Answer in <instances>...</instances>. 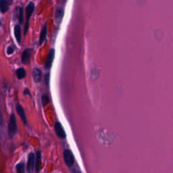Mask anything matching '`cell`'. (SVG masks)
Segmentation results:
<instances>
[{"instance_id": "3957f363", "label": "cell", "mask_w": 173, "mask_h": 173, "mask_svg": "<svg viewBox=\"0 0 173 173\" xmlns=\"http://www.w3.org/2000/svg\"><path fill=\"white\" fill-rule=\"evenodd\" d=\"M64 160L66 164L69 167H72L74 162V158L73 154L69 150H66L64 151Z\"/></svg>"}, {"instance_id": "7402d4cb", "label": "cell", "mask_w": 173, "mask_h": 173, "mask_svg": "<svg viewBox=\"0 0 173 173\" xmlns=\"http://www.w3.org/2000/svg\"><path fill=\"white\" fill-rule=\"evenodd\" d=\"M72 172L73 173H81L79 170H77V169H73V170L72 171Z\"/></svg>"}, {"instance_id": "603a6c76", "label": "cell", "mask_w": 173, "mask_h": 173, "mask_svg": "<svg viewBox=\"0 0 173 173\" xmlns=\"http://www.w3.org/2000/svg\"><path fill=\"white\" fill-rule=\"evenodd\" d=\"M5 1H6L8 4H9V5H10V4H12V1H13V0H5Z\"/></svg>"}, {"instance_id": "5b68a950", "label": "cell", "mask_w": 173, "mask_h": 173, "mask_svg": "<svg viewBox=\"0 0 173 173\" xmlns=\"http://www.w3.org/2000/svg\"><path fill=\"white\" fill-rule=\"evenodd\" d=\"M35 154L31 153L28 155L27 161V170L29 172H32L35 168Z\"/></svg>"}, {"instance_id": "44dd1931", "label": "cell", "mask_w": 173, "mask_h": 173, "mask_svg": "<svg viewBox=\"0 0 173 173\" xmlns=\"http://www.w3.org/2000/svg\"><path fill=\"white\" fill-rule=\"evenodd\" d=\"M24 95H30L31 93H30V91H29L28 89H25L24 91Z\"/></svg>"}, {"instance_id": "ba28073f", "label": "cell", "mask_w": 173, "mask_h": 173, "mask_svg": "<svg viewBox=\"0 0 173 173\" xmlns=\"http://www.w3.org/2000/svg\"><path fill=\"white\" fill-rule=\"evenodd\" d=\"M16 112L18 114V115L20 116V119H22V120L23 121L25 125L27 124V118H26V115H25V112L24 111L23 108L21 106L20 104H17L16 106Z\"/></svg>"}, {"instance_id": "30bf717a", "label": "cell", "mask_w": 173, "mask_h": 173, "mask_svg": "<svg viewBox=\"0 0 173 173\" xmlns=\"http://www.w3.org/2000/svg\"><path fill=\"white\" fill-rule=\"evenodd\" d=\"M41 152L38 151L36 154L35 157V170L37 172H39L41 170Z\"/></svg>"}, {"instance_id": "2e32d148", "label": "cell", "mask_w": 173, "mask_h": 173, "mask_svg": "<svg viewBox=\"0 0 173 173\" xmlns=\"http://www.w3.org/2000/svg\"><path fill=\"white\" fill-rule=\"evenodd\" d=\"M16 76L18 79H23L26 76V71L23 68H20L16 70Z\"/></svg>"}, {"instance_id": "d6986e66", "label": "cell", "mask_w": 173, "mask_h": 173, "mask_svg": "<svg viewBox=\"0 0 173 173\" xmlns=\"http://www.w3.org/2000/svg\"><path fill=\"white\" fill-rule=\"evenodd\" d=\"M14 52V49L12 47H9L8 48V50H7V53L8 55H11L12 53H13Z\"/></svg>"}, {"instance_id": "e0dca14e", "label": "cell", "mask_w": 173, "mask_h": 173, "mask_svg": "<svg viewBox=\"0 0 173 173\" xmlns=\"http://www.w3.org/2000/svg\"><path fill=\"white\" fill-rule=\"evenodd\" d=\"M41 100H42V104H43V107H45L46 105H48L49 102V98L47 94H43L41 97Z\"/></svg>"}, {"instance_id": "4fadbf2b", "label": "cell", "mask_w": 173, "mask_h": 173, "mask_svg": "<svg viewBox=\"0 0 173 173\" xmlns=\"http://www.w3.org/2000/svg\"><path fill=\"white\" fill-rule=\"evenodd\" d=\"M63 16H64V10H63L62 8H58L56 10V20L58 24H60L62 22Z\"/></svg>"}, {"instance_id": "5bb4252c", "label": "cell", "mask_w": 173, "mask_h": 173, "mask_svg": "<svg viewBox=\"0 0 173 173\" xmlns=\"http://www.w3.org/2000/svg\"><path fill=\"white\" fill-rule=\"evenodd\" d=\"M9 9V4L5 0H0V11L2 13H6Z\"/></svg>"}, {"instance_id": "6da1fadb", "label": "cell", "mask_w": 173, "mask_h": 173, "mask_svg": "<svg viewBox=\"0 0 173 173\" xmlns=\"http://www.w3.org/2000/svg\"><path fill=\"white\" fill-rule=\"evenodd\" d=\"M17 131V125H16V117L14 114H12L9 119V123H8V134L9 136L12 138Z\"/></svg>"}, {"instance_id": "52a82bcc", "label": "cell", "mask_w": 173, "mask_h": 173, "mask_svg": "<svg viewBox=\"0 0 173 173\" xmlns=\"http://www.w3.org/2000/svg\"><path fill=\"white\" fill-rule=\"evenodd\" d=\"M31 61V49H26L22 54V62L23 64H28Z\"/></svg>"}, {"instance_id": "8992f818", "label": "cell", "mask_w": 173, "mask_h": 173, "mask_svg": "<svg viewBox=\"0 0 173 173\" xmlns=\"http://www.w3.org/2000/svg\"><path fill=\"white\" fill-rule=\"evenodd\" d=\"M55 130H56V133L57 135L61 138V139H65L66 138V133L64 131V129H63L62 126L60 122H56L55 124Z\"/></svg>"}, {"instance_id": "7a4b0ae2", "label": "cell", "mask_w": 173, "mask_h": 173, "mask_svg": "<svg viewBox=\"0 0 173 173\" xmlns=\"http://www.w3.org/2000/svg\"><path fill=\"white\" fill-rule=\"evenodd\" d=\"M35 10V5L34 3L31 2L26 8V23L24 25V35H27V31L29 28V20H30L31 16H32V14L33 13Z\"/></svg>"}, {"instance_id": "9a60e30c", "label": "cell", "mask_w": 173, "mask_h": 173, "mask_svg": "<svg viewBox=\"0 0 173 173\" xmlns=\"http://www.w3.org/2000/svg\"><path fill=\"white\" fill-rule=\"evenodd\" d=\"M14 35L18 43H20L21 41V30L19 25H16L14 27Z\"/></svg>"}, {"instance_id": "8fae6325", "label": "cell", "mask_w": 173, "mask_h": 173, "mask_svg": "<svg viewBox=\"0 0 173 173\" xmlns=\"http://www.w3.org/2000/svg\"><path fill=\"white\" fill-rule=\"evenodd\" d=\"M33 79H34V81L35 83H39L41 81V70L37 68H35L33 69Z\"/></svg>"}, {"instance_id": "7c38bea8", "label": "cell", "mask_w": 173, "mask_h": 173, "mask_svg": "<svg viewBox=\"0 0 173 173\" xmlns=\"http://www.w3.org/2000/svg\"><path fill=\"white\" fill-rule=\"evenodd\" d=\"M47 25L45 24L43 27V28H42L41 34H40V37H39V44H42L45 41L46 39V36H47Z\"/></svg>"}, {"instance_id": "ffe728a7", "label": "cell", "mask_w": 173, "mask_h": 173, "mask_svg": "<svg viewBox=\"0 0 173 173\" xmlns=\"http://www.w3.org/2000/svg\"><path fill=\"white\" fill-rule=\"evenodd\" d=\"M49 73L47 74V75H45V81L47 85L49 84Z\"/></svg>"}, {"instance_id": "ac0fdd59", "label": "cell", "mask_w": 173, "mask_h": 173, "mask_svg": "<svg viewBox=\"0 0 173 173\" xmlns=\"http://www.w3.org/2000/svg\"><path fill=\"white\" fill-rule=\"evenodd\" d=\"M16 172L17 173H24V166L23 162H20L16 166Z\"/></svg>"}, {"instance_id": "9c48e42d", "label": "cell", "mask_w": 173, "mask_h": 173, "mask_svg": "<svg viewBox=\"0 0 173 173\" xmlns=\"http://www.w3.org/2000/svg\"><path fill=\"white\" fill-rule=\"evenodd\" d=\"M23 13L24 10L22 7H16L15 10V16L20 24L23 23Z\"/></svg>"}, {"instance_id": "277c9868", "label": "cell", "mask_w": 173, "mask_h": 173, "mask_svg": "<svg viewBox=\"0 0 173 173\" xmlns=\"http://www.w3.org/2000/svg\"><path fill=\"white\" fill-rule=\"evenodd\" d=\"M54 56H55V50H54V49H52L49 51V52L48 53L47 59H46V62H45V65H44L45 69H49L51 68L53 61V59H54Z\"/></svg>"}]
</instances>
